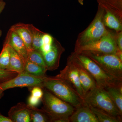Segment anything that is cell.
<instances>
[{"label": "cell", "instance_id": "1", "mask_svg": "<svg viewBox=\"0 0 122 122\" xmlns=\"http://www.w3.org/2000/svg\"><path fill=\"white\" fill-rule=\"evenodd\" d=\"M41 99L44 106L42 109L48 114L51 122H70L69 117L76 108L43 88Z\"/></svg>", "mask_w": 122, "mask_h": 122}, {"label": "cell", "instance_id": "2", "mask_svg": "<svg viewBox=\"0 0 122 122\" xmlns=\"http://www.w3.org/2000/svg\"><path fill=\"white\" fill-rule=\"evenodd\" d=\"M52 93L64 102L77 108L85 101L77 92L65 81L55 77L46 76L42 85Z\"/></svg>", "mask_w": 122, "mask_h": 122}, {"label": "cell", "instance_id": "3", "mask_svg": "<svg viewBox=\"0 0 122 122\" xmlns=\"http://www.w3.org/2000/svg\"><path fill=\"white\" fill-rule=\"evenodd\" d=\"M105 11L98 6L96 15L86 29L79 34L75 48L93 43L98 41L109 32L105 26L103 18Z\"/></svg>", "mask_w": 122, "mask_h": 122}, {"label": "cell", "instance_id": "4", "mask_svg": "<svg viewBox=\"0 0 122 122\" xmlns=\"http://www.w3.org/2000/svg\"><path fill=\"white\" fill-rule=\"evenodd\" d=\"M75 53L79 61L94 78L97 86L105 89L111 87H122V81L107 73L89 57L82 54Z\"/></svg>", "mask_w": 122, "mask_h": 122}, {"label": "cell", "instance_id": "5", "mask_svg": "<svg viewBox=\"0 0 122 122\" xmlns=\"http://www.w3.org/2000/svg\"><path fill=\"white\" fill-rule=\"evenodd\" d=\"M84 100L89 106L122 120V114L105 89L96 86L86 95Z\"/></svg>", "mask_w": 122, "mask_h": 122}, {"label": "cell", "instance_id": "6", "mask_svg": "<svg viewBox=\"0 0 122 122\" xmlns=\"http://www.w3.org/2000/svg\"><path fill=\"white\" fill-rule=\"evenodd\" d=\"M119 50L114 34L109 30L98 41L75 48L74 52L77 54L90 52L95 54L116 55Z\"/></svg>", "mask_w": 122, "mask_h": 122}, {"label": "cell", "instance_id": "7", "mask_svg": "<svg viewBox=\"0 0 122 122\" xmlns=\"http://www.w3.org/2000/svg\"><path fill=\"white\" fill-rule=\"evenodd\" d=\"M92 59L105 72L122 81V61L115 54H95L82 53Z\"/></svg>", "mask_w": 122, "mask_h": 122}, {"label": "cell", "instance_id": "8", "mask_svg": "<svg viewBox=\"0 0 122 122\" xmlns=\"http://www.w3.org/2000/svg\"><path fill=\"white\" fill-rule=\"evenodd\" d=\"M46 76H34L24 71L18 74L16 76L10 80L0 82V86L4 91L18 87L39 86L42 88Z\"/></svg>", "mask_w": 122, "mask_h": 122}, {"label": "cell", "instance_id": "9", "mask_svg": "<svg viewBox=\"0 0 122 122\" xmlns=\"http://www.w3.org/2000/svg\"><path fill=\"white\" fill-rule=\"evenodd\" d=\"M55 77L62 79L68 83L84 100L85 96L80 83L78 72L70 56L67 59L65 68Z\"/></svg>", "mask_w": 122, "mask_h": 122}, {"label": "cell", "instance_id": "10", "mask_svg": "<svg viewBox=\"0 0 122 122\" xmlns=\"http://www.w3.org/2000/svg\"><path fill=\"white\" fill-rule=\"evenodd\" d=\"M69 56L77 70L81 86L85 97L88 92L97 86L96 82L77 58L74 52Z\"/></svg>", "mask_w": 122, "mask_h": 122}, {"label": "cell", "instance_id": "11", "mask_svg": "<svg viewBox=\"0 0 122 122\" xmlns=\"http://www.w3.org/2000/svg\"><path fill=\"white\" fill-rule=\"evenodd\" d=\"M65 49L59 41L54 38L51 50L42 54L47 70L54 71L59 67L61 55Z\"/></svg>", "mask_w": 122, "mask_h": 122}, {"label": "cell", "instance_id": "12", "mask_svg": "<svg viewBox=\"0 0 122 122\" xmlns=\"http://www.w3.org/2000/svg\"><path fill=\"white\" fill-rule=\"evenodd\" d=\"M30 113L29 105L20 102L11 107L9 112V118L12 122H30Z\"/></svg>", "mask_w": 122, "mask_h": 122}, {"label": "cell", "instance_id": "13", "mask_svg": "<svg viewBox=\"0 0 122 122\" xmlns=\"http://www.w3.org/2000/svg\"><path fill=\"white\" fill-rule=\"evenodd\" d=\"M70 122H99L97 118L85 102L69 117Z\"/></svg>", "mask_w": 122, "mask_h": 122}, {"label": "cell", "instance_id": "14", "mask_svg": "<svg viewBox=\"0 0 122 122\" xmlns=\"http://www.w3.org/2000/svg\"><path fill=\"white\" fill-rule=\"evenodd\" d=\"M5 42H7L16 51L25 62L28 54L26 46L21 38L12 29L9 30Z\"/></svg>", "mask_w": 122, "mask_h": 122}, {"label": "cell", "instance_id": "15", "mask_svg": "<svg viewBox=\"0 0 122 122\" xmlns=\"http://www.w3.org/2000/svg\"><path fill=\"white\" fill-rule=\"evenodd\" d=\"M10 28L18 35L26 46L28 52L33 50L32 34L29 24L19 23L12 25Z\"/></svg>", "mask_w": 122, "mask_h": 122}, {"label": "cell", "instance_id": "16", "mask_svg": "<svg viewBox=\"0 0 122 122\" xmlns=\"http://www.w3.org/2000/svg\"><path fill=\"white\" fill-rule=\"evenodd\" d=\"M105 11L113 13L122 22V0H96Z\"/></svg>", "mask_w": 122, "mask_h": 122}, {"label": "cell", "instance_id": "17", "mask_svg": "<svg viewBox=\"0 0 122 122\" xmlns=\"http://www.w3.org/2000/svg\"><path fill=\"white\" fill-rule=\"evenodd\" d=\"M10 57L9 70L18 73L23 72L25 62L20 55L10 45Z\"/></svg>", "mask_w": 122, "mask_h": 122}, {"label": "cell", "instance_id": "18", "mask_svg": "<svg viewBox=\"0 0 122 122\" xmlns=\"http://www.w3.org/2000/svg\"><path fill=\"white\" fill-rule=\"evenodd\" d=\"M105 26L113 30L116 32L122 31V22L115 15L108 11H105L103 18Z\"/></svg>", "mask_w": 122, "mask_h": 122}, {"label": "cell", "instance_id": "19", "mask_svg": "<svg viewBox=\"0 0 122 122\" xmlns=\"http://www.w3.org/2000/svg\"><path fill=\"white\" fill-rule=\"evenodd\" d=\"M105 90L122 114V87H111Z\"/></svg>", "mask_w": 122, "mask_h": 122}, {"label": "cell", "instance_id": "20", "mask_svg": "<svg viewBox=\"0 0 122 122\" xmlns=\"http://www.w3.org/2000/svg\"><path fill=\"white\" fill-rule=\"evenodd\" d=\"M29 106L30 109V122H51L49 116L42 109L39 110L35 107Z\"/></svg>", "mask_w": 122, "mask_h": 122}, {"label": "cell", "instance_id": "21", "mask_svg": "<svg viewBox=\"0 0 122 122\" xmlns=\"http://www.w3.org/2000/svg\"><path fill=\"white\" fill-rule=\"evenodd\" d=\"M29 26L32 34L33 50L40 52L42 45V38L45 33L37 28L32 24H29Z\"/></svg>", "mask_w": 122, "mask_h": 122}, {"label": "cell", "instance_id": "22", "mask_svg": "<svg viewBox=\"0 0 122 122\" xmlns=\"http://www.w3.org/2000/svg\"><path fill=\"white\" fill-rule=\"evenodd\" d=\"M46 68L27 60L25 63L24 71L34 76H46Z\"/></svg>", "mask_w": 122, "mask_h": 122}, {"label": "cell", "instance_id": "23", "mask_svg": "<svg viewBox=\"0 0 122 122\" xmlns=\"http://www.w3.org/2000/svg\"><path fill=\"white\" fill-rule=\"evenodd\" d=\"M87 106L89 107L92 112L95 115L96 117L97 118L99 122H122V119L113 117L99 109L95 108L88 105Z\"/></svg>", "mask_w": 122, "mask_h": 122}, {"label": "cell", "instance_id": "24", "mask_svg": "<svg viewBox=\"0 0 122 122\" xmlns=\"http://www.w3.org/2000/svg\"><path fill=\"white\" fill-rule=\"evenodd\" d=\"M10 57L9 45L5 42L2 50L0 53V69L9 70Z\"/></svg>", "mask_w": 122, "mask_h": 122}, {"label": "cell", "instance_id": "25", "mask_svg": "<svg viewBox=\"0 0 122 122\" xmlns=\"http://www.w3.org/2000/svg\"><path fill=\"white\" fill-rule=\"evenodd\" d=\"M27 60L45 68L47 69L44 58L42 54L39 51L32 50L28 52Z\"/></svg>", "mask_w": 122, "mask_h": 122}, {"label": "cell", "instance_id": "26", "mask_svg": "<svg viewBox=\"0 0 122 122\" xmlns=\"http://www.w3.org/2000/svg\"><path fill=\"white\" fill-rule=\"evenodd\" d=\"M18 73L8 70L0 69V82L10 80L16 76Z\"/></svg>", "mask_w": 122, "mask_h": 122}, {"label": "cell", "instance_id": "27", "mask_svg": "<svg viewBox=\"0 0 122 122\" xmlns=\"http://www.w3.org/2000/svg\"><path fill=\"white\" fill-rule=\"evenodd\" d=\"M32 88L30 91L31 95L41 99L43 95V89L39 86H34Z\"/></svg>", "mask_w": 122, "mask_h": 122}, {"label": "cell", "instance_id": "28", "mask_svg": "<svg viewBox=\"0 0 122 122\" xmlns=\"http://www.w3.org/2000/svg\"><path fill=\"white\" fill-rule=\"evenodd\" d=\"M54 39V38L50 34L45 33L42 38V45H52Z\"/></svg>", "mask_w": 122, "mask_h": 122}, {"label": "cell", "instance_id": "29", "mask_svg": "<svg viewBox=\"0 0 122 122\" xmlns=\"http://www.w3.org/2000/svg\"><path fill=\"white\" fill-rule=\"evenodd\" d=\"M41 101V99L38 98L30 95L28 99V105L32 107H35L39 105L40 102Z\"/></svg>", "mask_w": 122, "mask_h": 122}, {"label": "cell", "instance_id": "30", "mask_svg": "<svg viewBox=\"0 0 122 122\" xmlns=\"http://www.w3.org/2000/svg\"><path fill=\"white\" fill-rule=\"evenodd\" d=\"M115 37L118 49L122 51V31L116 32L114 34Z\"/></svg>", "mask_w": 122, "mask_h": 122}, {"label": "cell", "instance_id": "31", "mask_svg": "<svg viewBox=\"0 0 122 122\" xmlns=\"http://www.w3.org/2000/svg\"><path fill=\"white\" fill-rule=\"evenodd\" d=\"M5 5H6V3L3 0H0V14H1L2 11L4 9ZM2 31L0 29V37H1V36H2Z\"/></svg>", "mask_w": 122, "mask_h": 122}, {"label": "cell", "instance_id": "32", "mask_svg": "<svg viewBox=\"0 0 122 122\" xmlns=\"http://www.w3.org/2000/svg\"><path fill=\"white\" fill-rule=\"evenodd\" d=\"M0 122H12L9 118L2 115L0 113Z\"/></svg>", "mask_w": 122, "mask_h": 122}, {"label": "cell", "instance_id": "33", "mask_svg": "<svg viewBox=\"0 0 122 122\" xmlns=\"http://www.w3.org/2000/svg\"><path fill=\"white\" fill-rule=\"evenodd\" d=\"M4 92V91L3 90L1 89V87L0 86V99L1 98L2 95H3Z\"/></svg>", "mask_w": 122, "mask_h": 122}, {"label": "cell", "instance_id": "34", "mask_svg": "<svg viewBox=\"0 0 122 122\" xmlns=\"http://www.w3.org/2000/svg\"><path fill=\"white\" fill-rule=\"evenodd\" d=\"M77 0L79 4L81 5H83V4H84L83 0Z\"/></svg>", "mask_w": 122, "mask_h": 122}, {"label": "cell", "instance_id": "35", "mask_svg": "<svg viewBox=\"0 0 122 122\" xmlns=\"http://www.w3.org/2000/svg\"></svg>", "mask_w": 122, "mask_h": 122}]
</instances>
